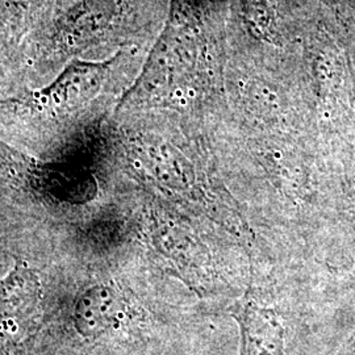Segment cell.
<instances>
[{"label":"cell","mask_w":355,"mask_h":355,"mask_svg":"<svg viewBox=\"0 0 355 355\" xmlns=\"http://www.w3.org/2000/svg\"><path fill=\"white\" fill-rule=\"evenodd\" d=\"M193 51L189 31L178 20L177 12L171 7L164 32L150 51L141 76L124 95L119 108L132 101L149 99L158 95V92L173 83L175 76H180L190 67Z\"/></svg>","instance_id":"obj_1"},{"label":"cell","mask_w":355,"mask_h":355,"mask_svg":"<svg viewBox=\"0 0 355 355\" xmlns=\"http://www.w3.org/2000/svg\"><path fill=\"white\" fill-rule=\"evenodd\" d=\"M116 58L102 62L73 60L49 86L29 94V104L51 114L74 112L99 94Z\"/></svg>","instance_id":"obj_2"},{"label":"cell","mask_w":355,"mask_h":355,"mask_svg":"<svg viewBox=\"0 0 355 355\" xmlns=\"http://www.w3.org/2000/svg\"><path fill=\"white\" fill-rule=\"evenodd\" d=\"M120 12V0H79L55 23V38L66 49H76L103 35Z\"/></svg>","instance_id":"obj_3"},{"label":"cell","mask_w":355,"mask_h":355,"mask_svg":"<svg viewBox=\"0 0 355 355\" xmlns=\"http://www.w3.org/2000/svg\"><path fill=\"white\" fill-rule=\"evenodd\" d=\"M121 311L117 291L107 284L89 287L76 299L73 327L83 338H96L114 328Z\"/></svg>","instance_id":"obj_4"},{"label":"cell","mask_w":355,"mask_h":355,"mask_svg":"<svg viewBox=\"0 0 355 355\" xmlns=\"http://www.w3.org/2000/svg\"><path fill=\"white\" fill-rule=\"evenodd\" d=\"M239 320L242 355H284V329L274 312L259 305L248 304Z\"/></svg>","instance_id":"obj_5"},{"label":"cell","mask_w":355,"mask_h":355,"mask_svg":"<svg viewBox=\"0 0 355 355\" xmlns=\"http://www.w3.org/2000/svg\"><path fill=\"white\" fill-rule=\"evenodd\" d=\"M42 295L37 274L26 265H16L0 283V320L26 316Z\"/></svg>","instance_id":"obj_6"}]
</instances>
